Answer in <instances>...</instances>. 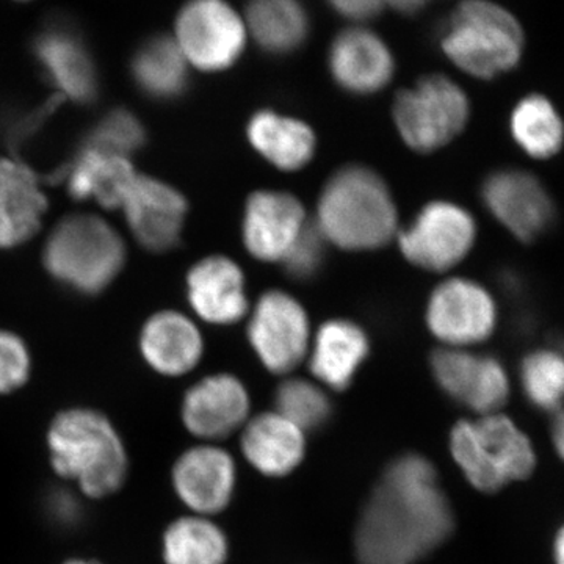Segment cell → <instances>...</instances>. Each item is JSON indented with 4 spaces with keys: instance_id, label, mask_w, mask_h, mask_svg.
<instances>
[{
    "instance_id": "cell-1",
    "label": "cell",
    "mask_w": 564,
    "mask_h": 564,
    "mask_svg": "<svg viewBox=\"0 0 564 564\" xmlns=\"http://www.w3.org/2000/svg\"><path fill=\"white\" fill-rule=\"evenodd\" d=\"M454 511L432 463L404 455L386 469L356 529L361 564H414L448 540Z\"/></svg>"
},
{
    "instance_id": "cell-2",
    "label": "cell",
    "mask_w": 564,
    "mask_h": 564,
    "mask_svg": "<svg viewBox=\"0 0 564 564\" xmlns=\"http://www.w3.org/2000/svg\"><path fill=\"white\" fill-rule=\"evenodd\" d=\"M46 447L54 473L85 499L113 496L128 480V448L101 411L85 406L61 411L47 426Z\"/></svg>"
},
{
    "instance_id": "cell-3",
    "label": "cell",
    "mask_w": 564,
    "mask_h": 564,
    "mask_svg": "<svg viewBox=\"0 0 564 564\" xmlns=\"http://www.w3.org/2000/svg\"><path fill=\"white\" fill-rule=\"evenodd\" d=\"M317 229L348 251L384 247L397 231V207L386 182L366 166H345L323 188Z\"/></svg>"
},
{
    "instance_id": "cell-4",
    "label": "cell",
    "mask_w": 564,
    "mask_h": 564,
    "mask_svg": "<svg viewBox=\"0 0 564 564\" xmlns=\"http://www.w3.org/2000/svg\"><path fill=\"white\" fill-rule=\"evenodd\" d=\"M451 452L467 481L486 494L525 481L538 467L533 441L502 413L456 423Z\"/></svg>"
},
{
    "instance_id": "cell-5",
    "label": "cell",
    "mask_w": 564,
    "mask_h": 564,
    "mask_svg": "<svg viewBox=\"0 0 564 564\" xmlns=\"http://www.w3.org/2000/svg\"><path fill=\"white\" fill-rule=\"evenodd\" d=\"M440 43L459 69L488 80L518 65L524 32L510 11L491 0H464L444 21Z\"/></svg>"
},
{
    "instance_id": "cell-6",
    "label": "cell",
    "mask_w": 564,
    "mask_h": 564,
    "mask_svg": "<svg viewBox=\"0 0 564 564\" xmlns=\"http://www.w3.org/2000/svg\"><path fill=\"white\" fill-rule=\"evenodd\" d=\"M47 272L82 295L106 291L126 263V245L109 221L93 214L63 218L43 250Z\"/></svg>"
},
{
    "instance_id": "cell-7",
    "label": "cell",
    "mask_w": 564,
    "mask_h": 564,
    "mask_svg": "<svg viewBox=\"0 0 564 564\" xmlns=\"http://www.w3.org/2000/svg\"><path fill=\"white\" fill-rule=\"evenodd\" d=\"M469 115L466 93L441 74L423 77L393 102L397 131L417 152L437 151L451 143L466 128Z\"/></svg>"
},
{
    "instance_id": "cell-8",
    "label": "cell",
    "mask_w": 564,
    "mask_h": 564,
    "mask_svg": "<svg viewBox=\"0 0 564 564\" xmlns=\"http://www.w3.org/2000/svg\"><path fill=\"white\" fill-rule=\"evenodd\" d=\"M176 44L195 68H231L247 46V29L226 0H191L176 18Z\"/></svg>"
},
{
    "instance_id": "cell-9",
    "label": "cell",
    "mask_w": 564,
    "mask_h": 564,
    "mask_svg": "<svg viewBox=\"0 0 564 564\" xmlns=\"http://www.w3.org/2000/svg\"><path fill=\"white\" fill-rule=\"evenodd\" d=\"M477 239L473 215L455 203L426 204L400 234L404 258L430 272H445L463 261Z\"/></svg>"
},
{
    "instance_id": "cell-10",
    "label": "cell",
    "mask_w": 564,
    "mask_h": 564,
    "mask_svg": "<svg viewBox=\"0 0 564 564\" xmlns=\"http://www.w3.org/2000/svg\"><path fill=\"white\" fill-rule=\"evenodd\" d=\"M248 339L270 372H291L310 348V318L289 293L267 292L252 311Z\"/></svg>"
},
{
    "instance_id": "cell-11",
    "label": "cell",
    "mask_w": 564,
    "mask_h": 564,
    "mask_svg": "<svg viewBox=\"0 0 564 564\" xmlns=\"http://www.w3.org/2000/svg\"><path fill=\"white\" fill-rule=\"evenodd\" d=\"M33 55L52 87L77 104L95 101L99 91L98 69L87 41L73 22L52 18L36 33Z\"/></svg>"
},
{
    "instance_id": "cell-12",
    "label": "cell",
    "mask_w": 564,
    "mask_h": 564,
    "mask_svg": "<svg viewBox=\"0 0 564 564\" xmlns=\"http://www.w3.org/2000/svg\"><path fill=\"white\" fill-rule=\"evenodd\" d=\"M486 209L516 239L533 242L552 228L555 204L551 193L533 174L522 170H499L481 185Z\"/></svg>"
},
{
    "instance_id": "cell-13",
    "label": "cell",
    "mask_w": 564,
    "mask_h": 564,
    "mask_svg": "<svg viewBox=\"0 0 564 564\" xmlns=\"http://www.w3.org/2000/svg\"><path fill=\"white\" fill-rule=\"evenodd\" d=\"M430 332L451 348L484 343L497 325L491 293L473 280L454 278L437 285L426 306Z\"/></svg>"
},
{
    "instance_id": "cell-14",
    "label": "cell",
    "mask_w": 564,
    "mask_h": 564,
    "mask_svg": "<svg viewBox=\"0 0 564 564\" xmlns=\"http://www.w3.org/2000/svg\"><path fill=\"white\" fill-rule=\"evenodd\" d=\"M432 370L441 389L474 413H500L510 399L507 370L491 356L444 348L432 356Z\"/></svg>"
},
{
    "instance_id": "cell-15",
    "label": "cell",
    "mask_w": 564,
    "mask_h": 564,
    "mask_svg": "<svg viewBox=\"0 0 564 564\" xmlns=\"http://www.w3.org/2000/svg\"><path fill=\"white\" fill-rule=\"evenodd\" d=\"M120 209L133 239L147 251L173 250L187 217V199L166 182L137 173Z\"/></svg>"
},
{
    "instance_id": "cell-16",
    "label": "cell",
    "mask_w": 564,
    "mask_h": 564,
    "mask_svg": "<svg viewBox=\"0 0 564 564\" xmlns=\"http://www.w3.org/2000/svg\"><path fill=\"white\" fill-rule=\"evenodd\" d=\"M307 228L303 204L284 192L252 193L245 206V247L263 262H282Z\"/></svg>"
},
{
    "instance_id": "cell-17",
    "label": "cell",
    "mask_w": 564,
    "mask_h": 564,
    "mask_svg": "<svg viewBox=\"0 0 564 564\" xmlns=\"http://www.w3.org/2000/svg\"><path fill=\"white\" fill-rule=\"evenodd\" d=\"M232 456L214 445L188 448L173 466L174 492L198 516L220 513L231 502L236 488Z\"/></svg>"
},
{
    "instance_id": "cell-18",
    "label": "cell",
    "mask_w": 564,
    "mask_h": 564,
    "mask_svg": "<svg viewBox=\"0 0 564 564\" xmlns=\"http://www.w3.org/2000/svg\"><path fill=\"white\" fill-rule=\"evenodd\" d=\"M250 413L247 389L232 375H209L185 392L182 422L202 440L229 436L242 426Z\"/></svg>"
},
{
    "instance_id": "cell-19",
    "label": "cell",
    "mask_w": 564,
    "mask_h": 564,
    "mask_svg": "<svg viewBox=\"0 0 564 564\" xmlns=\"http://www.w3.org/2000/svg\"><path fill=\"white\" fill-rule=\"evenodd\" d=\"M329 73L352 95H373L392 80L395 62L388 44L369 29H345L334 39L328 54Z\"/></svg>"
},
{
    "instance_id": "cell-20",
    "label": "cell",
    "mask_w": 564,
    "mask_h": 564,
    "mask_svg": "<svg viewBox=\"0 0 564 564\" xmlns=\"http://www.w3.org/2000/svg\"><path fill=\"white\" fill-rule=\"evenodd\" d=\"M187 299L204 322L232 325L248 311L243 272L225 256L203 259L187 274Z\"/></svg>"
},
{
    "instance_id": "cell-21",
    "label": "cell",
    "mask_w": 564,
    "mask_h": 564,
    "mask_svg": "<svg viewBox=\"0 0 564 564\" xmlns=\"http://www.w3.org/2000/svg\"><path fill=\"white\" fill-rule=\"evenodd\" d=\"M140 355L163 377H182L202 361L204 343L198 326L187 315L161 311L148 318L140 332Z\"/></svg>"
},
{
    "instance_id": "cell-22",
    "label": "cell",
    "mask_w": 564,
    "mask_h": 564,
    "mask_svg": "<svg viewBox=\"0 0 564 564\" xmlns=\"http://www.w3.org/2000/svg\"><path fill=\"white\" fill-rule=\"evenodd\" d=\"M46 209L36 174L25 163L0 158V250L31 240Z\"/></svg>"
},
{
    "instance_id": "cell-23",
    "label": "cell",
    "mask_w": 564,
    "mask_h": 564,
    "mask_svg": "<svg viewBox=\"0 0 564 564\" xmlns=\"http://www.w3.org/2000/svg\"><path fill=\"white\" fill-rule=\"evenodd\" d=\"M137 173L131 159L84 147L66 172V187L80 202L120 209Z\"/></svg>"
},
{
    "instance_id": "cell-24",
    "label": "cell",
    "mask_w": 564,
    "mask_h": 564,
    "mask_svg": "<svg viewBox=\"0 0 564 564\" xmlns=\"http://www.w3.org/2000/svg\"><path fill=\"white\" fill-rule=\"evenodd\" d=\"M242 451L248 462L269 477L291 474L303 462L304 432L278 413L258 415L242 434Z\"/></svg>"
},
{
    "instance_id": "cell-25",
    "label": "cell",
    "mask_w": 564,
    "mask_h": 564,
    "mask_svg": "<svg viewBox=\"0 0 564 564\" xmlns=\"http://www.w3.org/2000/svg\"><path fill=\"white\" fill-rule=\"evenodd\" d=\"M248 140L267 162L284 172L302 170L314 158L313 129L306 122L276 111L262 110L252 115L248 122Z\"/></svg>"
},
{
    "instance_id": "cell-26",
    "label": "cell",
    "mask_w": 564,
    "mask_h": 564,
    "mask_svg": "<svg viewBox=\"0 0 564 564\" xmlns=\"http://www.w3.org/2000/svg\"><path fill=\"white\" fill-rule=\"evenodd\" d=\"M369 355V339L358 325L348 321L325 323L315 336L311 370L323 384L336 391L350 386Z\"/></svg>"
},
{
    "instance_id": "cell-27",
    "label": "cell",
    "mask_w": 564,
    "mask_h": 564,
    "mask_svg": "<svg viewBox=\"0 0 564 564\" xmlns=\"http://www.w3.org/2000/svg\"><path fill=\"white\" fill-rule=\"evenodd\" d=\"M247 24L256 44L272 55L299 51L311 29L310 17L300 0H250Z\"/></svg>"
},
{
    "instance_id": "cell-28",
    "label": "cell",
    "mask_w": 564,
    "mask_h": 564,
    "mask_svg": "<svg viewBox=\"0 0 564 564\" xmlns=\"http://www.w3.org/2000/svg\"><path fill=\"white\" fill-rule=\"evenodd\" d=\"M131 73L140 91L158 101H172L187 90L188 63L169 36L144 41L132 57Z\"/></svg>"
},
{
    "instance_id": "cell-29",
    "label": "cell",
    "mask_w": 564,
    "mask_h": 564,
    "mask_svg": "<svg viewBox=\"0 0 564 564\" xmlns=\"http://www.w3.org/2000/svg\"><path fill=\"white\" fill-rule=\"evenodd\" d=\"M228 551V538L206 516L176 519L163 532L165 564H225Z\"/></svg>"
},
{
    "instance_id": "cell-30",
    "label": "cell",
    "mask_w": 564,
    "mask_h": 564,
    "mask_svg": "<svg viewBox=\"0 0 564 564\" xmlns=\"http://www.w3.org/2000/svg\"><path fill=\"white\" fill-rule=\"evenodd\" d=\"M510 129L518 147L534 159H551L562 151L563 118L544 96L530 95L516 104Z\"/></svg>"
},
{
    "instance_id": "cell-31",
    "label": "cell",
    "mask_w": 564,
    "mask_h": 564,
    "mask_svg": "<svg viewBox=\"0 0 564 564\" xmlns=\"http://www.w3.org/2000/svg\"><path fill=\"white\" fill-rule=\"evenodd\" d=\"M521 386L525 399L536 410L555 414L564 402V352L541 348L521 364Z\"/></svg>"
},
{
    "instance_id": "cell-32",
    "label": "cell",
    "mask_w": 564,
    "mask_h": 564,
    "mask_svg": "<svg viewBox=\"0 0 564 564\" xmlns=\"http://www.w3.org/2000/svg\"><path fill=\"white\" fill-rule=\"evenodd\" d=\"M276 408L278 414L303 432L318 429L332 414V404L326 393L304 380H289L282 383L276 392Z\"/></svg>"
},
{
    "instance_id": "cell-33",
    "label": "cell",
    "mask_w": 564,
    "mask_h": 564,
    "mask_svg": "<svg viewBox=\"0 0 564 564\" xmlns=\"http://www.w3.org/2000/svg\"><path fill=\"white\" fill-rule=\"evenodd\" d=\"M147 135L143 126L129 110L110 111L93 128L84 147L131 159L143 147Z\"/></svg>"
},
{
    "instance_id": "cell-34",
    "label": "cell",
    "mask_w": 564,
    "mask_h": 564,
    "mask_svg": "<svg viewBox=\"0 0 564 564\" xmlns=\"http://www.w3.org/2000/svg\"><path fill=\"white\" fill-rule=\"evenodd\" d=\"M32 373V356L18 334L0 329V395L20 391Z\"/></svg>"
},
{
    "instance_id": "cell-35",
    "label": "cell",
    "mask_w": 564,
    "mask_h": 564,
    "mask_svg": "<svg viewBox=\"0 0 564 564\" xmlns=\"http://www.w3.org/2000/svg\"><path fill=\"white\" fill-rule=\"evenodd\" d=\"M325 242L321 231L307 225L300 239L293 245L292 250L285 256V270L296 280L313 278L322 267L325 254Z\"/></svg>"
},
{
    "instance_id": "cell-36",
    "label": "cell",
    "mask_w": 564,
    "mask_h": 564,
    "mask_svg": "<svg viewBox=\"0 0 564 564\" xmlns=\"http://www.w3.org/2000/svg\"><path fill=\"white\" fill-rule=\"evenodd\" d=\"M80 497L73 488L52 489L44 499V513L50 518L51 524L63 530L79 525L84 518Z\"/></svg>"
},
{
    "instance_id": "cell-37",
    "label": "cell",
    "mask_w": 564,
    "mask_h": 564,
    "mask_svg": "<svg viewBox=\"0 0 564 564\" xmlns=\"http://www.w3.org/2000/svg\"><path fill=\"white\" fill-rule=\"evenodd\" d=\"M340 17L364 21L377 17L383 10L386 0H328Z\"/></svg>"
},
{
    "instance_id": "cell-38",
    "label": "cell",
    "mask_w": 564,
    "mask_h": 564,
    "mask_svg": "<svg viewBox=\"0 0 564 564\" xmlns=\"http://www.w3.org/2000/svg\"><path fill=\"white\" fill-rule=\"evenodd\" d=\"M551 441L556 456L564 464V408L552 415Z\"/></svg>"
},
{
    "instance_id": "cell-39",
    "label": "cell",
    "mask_w": 564,
    "mask_h": 564,
    "mask_svg": "<svg viewBox=\"0 0 564 564\" xmlns=\"http://www.w3.org/2000/svg\"><path fill=\"white\" fill-rule=\"evenodd\" d=\"M552 563L564 564V522L555 530L552 540Z\"/></svg>"
},
{
    "instance_id": "cell-40",
    "label": "cell",
    "mask_w": 564,
    "mask_h": 564,
    "mask_svg": "<svg viewBox=\"0 0 564 564\" xmlns=\"http://www.w3.org/2000/svg\"><path fill=\"white\" fill-rule=\"evenodd\" d=\"M386 2L391 3L393 9L402 11V13H417L432 0H386Z\"/></svg>"
},
{
    "instance_id": "cell-41",
    "label": "cell",
    "mask_w": 564,
    "mask_h": 564,
    "mask_svg": "<svg viewBox=\"0 0 564 564\" xmlns=\"http://www.w3.org/2000/svg\"><path fill=\"white\" fill-rule=\"evenodd\" d=\"M62 564H102V563L96 562V560H90V558H70V560H66V562H63Z\"/></svg>"
}]
</instances>
